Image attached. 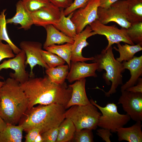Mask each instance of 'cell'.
<instances>
[{
    "mask_svg": "<svg viewBox=\"0 0 142 142\" xmlns=\"http://www.w3.org/2000/svg\"><path fill=\"white\" fill-rule=\"evenodd\" d=\"M142 124L141 121H136L132 126L128 128L121 127L116 131L119 141L125 140L129 142H142Z\"/></svg>",
    "mask_w": 142,
    "mask_h": 142,
    "instance_id": "d6986e66",
    "label": "cell"
},
{
    "mask_svg": "<svg viewBox=\"0 0 142 142\" xmlns=\"http://www.w3.org/2000/svg\"><path fill=\"white\" fill-rule=\"evenodd\" d=\"M44 27L47 32L46 39L43 45L44 49L56 44H62L65 43H73L74 41L73 39L65 35L53 25H48Z\"/></svg>",
    "mask_w": 142,
    "mask_h": 142,
    "instance_id": "ffe728a7",
    "label": "cell"
},
{
    "mask_svg": "<svg viewBox=\"0 0 142 142\" xmlns=\"http://www.w3.org/2000/svg\"><path fill=\"white\" fill-rule=\"evenodd\" d=\"M117 44L118 48L115 47H113L119 53V57L116 59L121 63L123 61H129L136 53L142 50V46L139 44L130 45L125 43L124 45H121L120 43Z\"/></svg>",
    "mask_w": 142,
    "mask_h": 142,
    "instance_id": "cb8c5ba5",
    "label": "cell"
},
{
    "mask_svg": "<svg viewBox=\"0 0 142 142\" xmlns=\"http://www.w3.org/2000/svg\"><path fill=\"white\" fill-rule=\"evenodd\" d=\"M34 142H43V140L41 134L39 133L36 137Z\"/></svg>",
    "mask_w": 142,
    "mask_h": 142,
    "instance_id": "b9f144b4",
    "label": "cell"
},
{
    "mask_svg": "<svg viewBox=\"0 0 142 142\" xmlns=\"http://www.w3.org/2000/svg\"><path fill=\"white\" fill-rule=\"evenodd\" d=\"M124 68L128 69L130 72L129 80L121 87V92L136 85L139 78L142 75V55L134 56L128 61L122 62Z\"/></svg>",
    "mask_w": 142,
    "mask_h": 142,
    "instance_id": "ac0fdd59",
    "label": "cell"
},
{
    "mask_svg": "<svg viewBox=\"0 0 142 142\" xmlns=\"http://www.w3.org/2000/svg\"><path fill=\"white\" fill-rule=\"evenodd\" d=\"M76 131L75 127L69 118H65L59 126L58 135L56 142H67L73 138Z\"/></svg>",
    "mask_w": 142,
    "mask_h": 142,
    "instance_id": "484cf974",
    "label": "cell"
},
{
    "mask_svg": "<svg viewBox=\"0 0 142 142\" xmlns=\"http://www.w3.org/2000/svg\"><path fill=\"white\" fill-rule=\"evenodd\" d=\"M60 9L49 2L46 5L31 13L33 24L43 27L54 25L60 18Z\"/></svg>",
    "mask_w": 142,
    "mask_h": 142,
    "instance_id": "7c38bea8",
    "label": "cell"
},
{
    "mask_svg": "<svg viewBox=\"0 0 142 142\" xmlns=\"http://www.w3.org/2000/svg\"><path fill=\"white\" fill-rule=\"evenodd\" d=\"M55 6L60 8L65 9L72 4L73 0H48Z\"/></svg>",
    "mask_w": 142,
    "mask_h": 142,
    "instance_id": "d590c367",
    "label": "cell"
},
{
    "mask_svg": "<svg viewBox=\"0 0 142 142\" xmlns=\"http://www.w3.org/2000/svg\"><path fill=\"white\" fill-rule=\"evenodd\" d=\"M65 109L64 106L56 104L33 107L27 110L24 115L25 118L20 125L27 132L32 129L37 128L40 130L41 134L50 129L59 126L65 118Z\"/></svg>",
    "mask_w": 142,
    "mask_h": 142,
    "instance_id": "3957f363",
    "label": "cell"
},
{
    "mask_svg": "<svg viewBox=\"0 0 142 142\" xmlns=\"http://www.w3.org/2000/svg\"><path fill=\"white\" fill-rule=\"evenodd\" d=\"M60 9L61 13L60 18L53 25L65 35L73 39L77 34L75 25L71 20L73 12L67 17L64 14V9Z\"/></svg>",
    "mask_w": 142,
    "mask_h": 142,
    "instance_id": "44dd1931",
    "label": "cell"
},
{
    "mask_svg": "<svg viewBox=\"0 0 142 142\" xmlns=\"http://www.w3.org/2000/svg\"><path fill=\"white\" fill-rule=\"evenodd\" d=\"M16 13L12 17L6 19L7 24H19V29L27 30L33 24L31 13L26 8L21 0L18 1L16 4Z\"/></svg>",
    "mask_w": 142,
    "mask_h": 142,
    "instance_id": "2e32d148",
    "label": "cell"
},
{
    "mask_svg": "<svg viewBox=\"0 0 142 142\" xmlns=\"http://www.w3.org/2000/svg\"><path fill=\"white\" fill-rule=\"evenodd\" d=\"M96 34V33L92 31L89 25L87 26L81 32L77 34L73 39L74 41L72 48L71 61L84 62L94 60V57H84L82 55V52L83 49L89 45L87 41V39Z\"/></svg>",
    "mask_w": 142,
    "mask_h": 142,
    "instance_id": "4fadbf2b",
    "label": "cell"
},
{
    "mask_svg": "<svg viewBox=\"0 0 142 142\" xmlns=\"http://www.w3.org/2000/svg\"><path fill=\"white\" fill-rule=\"evenodd\" d=\"M85 78L77 80L68 86L72 89L71 97L65 107L66 109L74 105H85L91 103L87 95Z\"/></svg>",
    "mask_w": 142,
    "mask_h": 142,
    "instance_id": "e0dca14e",
    "label": "cell"
},
{
    "mask_svg": "<svg viewBox=\"0 0 142 142\" xmlns=\"http://www.w3.org/2000/svg\"><path fill=\"white\" fill-rule=\"evenodd\" d=\"M0 116L7 124L16 125L27 110L28 101L20 83L8 78L0 89Z\"/></svg>",
    "mask_w": 142,
    "mask_h": 142,
    "instance_id": "7a4b0ae2",
    "label": "cell"
},
{
    "mask_svg": "<svg viewBox=\"0 0 142 142\" xmlns=\"http://www.w3.org/2000/svg\"><path fill=\"white\" fill-rule=\"evenodd\" d=\"M118 100L124 110L132 120L136 121L142 120V93L129 92H121Z\"/></svg>",
    "mask_w": 142,
    "mask_h": 142,
    "instance_id": "9c48e42d",
    "label": "cell"
},
{
    "mask_svg": "<svg viewBox=\"0 0 142 142\" xmlns=\"http://www.w3.org/2000/svg\"><path fill=\"white\" fill-rule=\"evenodd\" d=\"M72 45L73 43H69L61 45L53 44L48 46L45 49L63 59L67 63L70 70Z\"/></svg>",
    "mask_w": 142,
    "mask_h": 142,
    "instance_id": "4316f807",
    "label": "cell"
},
{
    "mask_svg": "<svg viewBox=\"0 0 142 142\" xmlns=\"http://www.w3.org/2000/svg\"><path fill=\"white\" fill-rule=\"evenodd\" d=\"M126 18L131 24L142 22V0H127Z\"/></svg>",
    "mask_w": 142,
    "mask_h": 142,
    "instance_id": "603a6c76",
    "label": "cell"
},
{
    "mask_svg": "<svg viewBox=\"0 0 142 142\" xmlns=\"http://www.w3.org/2000/svg\"><path fill=\"white\" fill-rule=\"evenodd\" d=\"M7 125V124L0 116V132L4 129Z\"/></svg>",
    "mask_w": 142,
    "mask_h": 142,
    "instance_id": "60d3db41",
    "label": "cell"
},
{
    "mask_svg": "<svg viewBox=\"0 0 142 142\" xmlns=\"http://www.w3.org/2000/svg\"><path fill=\"white\" fill-rule=\"evenodd\" d=\"M0 100H1V99H0Z\"/></svg>",
    "mask_w": 142,
    "mask_h": 142,
    "instance_id": "ee69618b",
    "label": "cell"
},
{
    "mask_svg": "<svg viewBox=\"0 0 142 142\" xmlns=\"http://www.w3.org/2000/svg\"><path fill=\"white\" fill-rule=\"evenodd\" d=\"M94 57L92 62H96L98 64L97 70L100 72L104 69L106 71L103 75L106 84L109 85L111 84L110 82H111L110 89L107 92L100 89L104 92L105 96L109 97L116 93L119 85L123 84L122 73L125 69L122 62L115 58L112 46L106 49H103L100 54L95 55Z\"/></svg>",
    "mask_w": 142,
    "mask_h": 142,
    "instance_id": "277c9868",
    "label": "cell"
},
{
    "mask_svg": "<svg viewBox=\"0 0 142 142\" xmlns=\"http://www.w3.org/2000/svg\"><path fill=\"white\" fill-rule=\"evenodd\" d=\"M40 53L42 59L49 68L63 65L66 62L58 55L46 50L41 49Z\"/></svg>",
    "mask_w": 142,
    "mask_h": 142,
    "instance_id": "f546056e",
    "label": "cell"
},
{
    "mask_svg": "<svg viewBox=\"0 0 142 142\" xmlns=\"http://www.w3.org/2000/svg\"><path fill=\"white\" fill-rule=\"evenodd\" d=\"M119 0H100L99 7L107 8L111 5Z\"/></svg>",
    "mask_w": 142,
    "mask_h": 142,
    "instance_id": "ab89813d",
    "label": "cell"
},
{
    "mask_svg": "<svg viewBox=\"0 0 142 142\" xmlns=\"http://www.w3.org/2000/svg\"><path fill=\"white\" fill-rule=\"evenodd\" d=\"M125 28L130 40L134 44L142 46V22L131 24L128 28Z\"/></svg>",
    "mask_w": 142,
    "mask_h": 142,
    "instance_id": "f1b7e54d",
    "label": "cell"
},
{
    "mask_svg": "<svg viewBox=\"0 0 142 142\" xmlns=\"http://www.w3.org/2000/svg\"><path fill=\"white\" fill-rule=\"evenodd\" d=\"M13 50L8 43L5 44L0 40V62L6 58H12L15 57Z\"/></svg>",
    "mask_w": 142,
    "mask_h": 142,
    "instance_id": "836d02e7",
    "label": "cell"
},
{
    "mask_svg": "<svg viewBox=\"0 0 142 142\" xmlns=\"http://www.w3.org/2000/svg\"><path fill=\"white\" fill-rule=\"evenodd\" d=\"M136 85L130 87L126 90L129 92L142 93V79L139 78Z\"/></svg>",
    "mask_w": 142,
    "mask_h": 142,
    "instance_id": "f35d334b",
    "label": "cell"
},
{
    "mask_svg": "<svg viewBox=\"0 0 142 142\" xmlns=\"http://www.w3.org/2000/svg\"><path fill=\"white\" fill-rule=\"evenodd\" d=\"M92 31L97 34L105 36L108 44L105 48L106 49L114 44L123 42L130 45H134L127 36L125 28L119 29L115 25L107 26L102 23L97 19L90 24Z\"/></svg>",
    "mask_w": 142,
    "mask_h": 142,
    "instance_id": "52a82bcc",
    "label": "cell"
},
{
    "mask_svg": "<svg viewBox=\"0 0 142 142\" xmlns=\"http://www.w3.org/2000/svg\"><path fill=\"white\" fill-rule=\"evenodd\" d=\"M4 83V82H2L0 81V89L3 85Z\"/></svg>",
    "mask_w": 142,
    "mask_h": 142,
    "instance_id": "7bdbcfd3",
    "label": "cell"
},
{
    "mask_svg": "<svg viewBox=\"0 0 142 142\" xmlns=\"http://www.w3.org/2000/svg\"><path fill=\"white\" fill-rule=\"evenodd\" d=\"M26 57L25 52L21 49V51L13 58L8 60H5L0 64V72L3 69L10 68L15 72H10L9 76L22 84L27 81L29 77V74L26 70L25 62ZM0 79H4L3 77L0 75Z\"/></svg>",
    "mask_w": 142,
    "mask_h": 142,
    "instance_id": "30bf717a",
    "label": "cell"
},
{
    "mask_svg": "<svg viewBox=\"0 0 142 142\" xmlns=\"http://www.w3.org/2000/svg\"><path fill=\"white\" fill-rule=\"evenodd\" d=\"M6 9H3L0 12V40L6 42L11 47L14 53L17 54L21 51V49L12 42L8 36L6 28Z\"/></svg>",
    "mask_w": 142,
    "mask_h": 142,
    "instance_id": "83f0119b",
    "label": "cell"
},
{
    "mask_svg": "<svg viewBox=\"0 0 142 142\" xmlns=\"http://www.w3.org/2000/svg\"><path fill=\"white\" fill-rule=\"evenodd\" d=\"M65 118L69 119L73 123L76 131L83 129H96L102 113L91 103L85 105H74L66 110Z\"/></svg>",
    "mask_w": 142,
    "mask_h": 142,
    "instance_id": "5b68a950",
    "label": "cell"
},
{
    "mask_svg": "<svg viewBox=\"0 0 142 142\" xmlns=\"http://www.w3.org/2000/svg\"><path fill=\"white\" fill-rule=\"evenodd\" d=\"M69 70L68 64L62 65L46 69L45 73L50 80L58 84L65 82Z\"/></svg>",
    "mask_w": 142,
    "mask_h": 142,
    "instance_id": "d4e9b609",
    "label": "cell"
},
{
    "mask_svg": "<svg viewBox=\"0 0 142 142\" xmlns=\"http://www.w3.org/2000/svg\"><path fill=\"white\" fill-rule=\"evenodd\" d=\"M110 131L107 129L101 128L97 130V134L106 142H110V136L112 135Z\"/></svg>",
    "mask_w": 142,
    "mask_h": 142,
    "instance_id": "8d00e7d4",
    "label": "cell"
},
{
    "mask_svg": "<svg viewBox=\"0 0 142 142\" xmlns=\"http://www.w3.org/2000/svg\"><path fill=\"white\" fill-rule=\"evenodd\" d=\"M59 131V126L52 128L41 134L43 142H56Z\"/></svg>",
    "mask_w": 142,
    "mask_h": 142,
    "instance_id": "d6a6232c",
    "label": "cell"
},
{
    "mask_svg": "<svg viewBox=\"0 0 142 142\" xmlns=\"http://www.w3.org/2000/svg\"><path fill=\"white\" fill-rule=\"evenodd\" d=\"M90 0H74L71 5L64 10L65 16H67L76 10L84 7Z\"/></svg>",
    "mask_w": 142,
    "mask_h": 142,
    "instance_id": "e575fe53",
    "label": "cell"
},
{
    "mask_svg": "<svg viewBox=\"0 0 142 142\" xmlns=\"http://www.w3.org/2000/svg\"><path fill=\"white\" fill-rule=\"evenodd\" d=\"M25 138L26 142H34V140L40 130L38 128H34L29 130Z\"/></svg>",
    "mask_w": 142,
    "mask_h": 142,
    "instance_id": "74e56055",
    "label": "cell"
},
{
    "mask_svg": "<svg viewBox=\"0 0 142 142\" xmlns=\"http://www.w3.org/2000/svg\"><path fill=\"white\" fill-rule=\"evenodd\" d=\"M19 46L21 49L25 52L26 57V65L28 64L30 67L29 77L34 76L33 69L37 65L41 66L46 69L49 68L42 57L40 53L42 47L41 43L38 42L23 41L20 42Z\"/></svg>",
    "mask_w": 142,
    "mask_h": 142,
    "instance_id": "8fae6325",
    "label": "cell"
},
{
    "mask_svg": "<svg viewBox=\"0 0 142 142\" xmlns=\"http://www.w3.org/2000/svg\"><path fill=\"white\" fill-rule=\"evenodd\" d=\"M20 86L28 100L27 110L37 104H56L66 106L71 96L72 89L65 82L58 84L52 82L48 76L29 77Z\"/></svg>",
    "mask_w": 142,
    "mask_h": 142,
    "instance_id": "6da1fadb",
    "label": "cell"
},
{
    "mask_svg": "<svg viewBox=\"0 0 142 142\" xmlns=\"http://www.w3.org/2000/svg\"><path fill=\"white\" fill-rule=\"evenodd\" d=\"M100 1V0H90L84 7L73 12L71 20L75 25L77 34L98 19L97 11Z\"/></svg>",
    "mask_w": 142,
    "mask_h": 142,
    "instance_id": "ba28073f",
    "label": "cell"
},
{
    "mask_svg": "<svg viewBox=\"0 0 142 142\" xmlns=\"http://www.w3.org/2000/svg\"><path fill=\"white\" fill-rule=\"evenodd\" d=\"M98 19L102 23L106 25L110 22L116 23L122 28H128L131 25L126 17L115 3L109 8H104L99 7L98 9Z\"/></svg>",
    "mask_w": 142,
    "mask_h": 142,
    "instance_id": "5bb4252c",
    "label": "cell"
},
{
    "mask_svg": "<svg viewBox=\"0 0 142 142\" xmlns=\"http://www.w3.org/2000/svg\"><path fill=\"white\" fill-rule=\"evenodd\" d=\"M26 9L32 13L46 5L50 2L48 0H21Z\"/></svg>",
    "mask_w": 142,
    "mask_h": 142,
    "instance_id": "4dcf8cb0",
    "label": "cell"
},
{
    "mask_svg": "<svg viewBox=\"0 0 142 142\" xmlns=\"http://www.w3.org/2000/svg\"><path fill=\"white\" fill-rule=\"evenodd\" d=\"M23 130L21 125L7 124L6 128L0 132V142H21Z\"/></svg>",
    "mask_w": 142,
    "mask_h": 142,
    "instance_id": "7402d4cb",
    "label": "cell"
},
{
    "mask_svg": "<svg viewBox=\"0 0 142 142\" xmlns=\"http://www.w3.org/2000/svg\"><path fill=\"white\" fill-rule=\"evenodd\" d=\"M90 101L101 112L98 124V126L100 128L108 129L112 133H116L117 130L123 127L130 120V117L127 114H122L118 112L117 107L114 103H108L103 107L92 99Z\"/></svg>",
    "mask_w": 142,
    "mask_h": 142,
    "instance_id": "8992f818",
    "label": "cell"
},
{
    "mask_svg": "<svg viewBox=\"0 0 142 142\" xmlns=\"http://www.w3.org/2000/svg\"><path fill=\"white\" fill-rule=\"evenodd\" d=\"M93 62L87 63L84 62L71 61L70 71L66 79L71 83L87 77H97L95 72L98 64L96 62Z\"/></svg>",
    "mask_w": 142,
    "mask_h": 142,
    "instance_id": "9a60e30c",
    "label": "cell"
},
{
    "mask_svg": "<svg viewBox=\"0 0 142 142\" xmlns=\"http://www.w3.org/2000/svg\"><path fill=\"white\" fill-rule=\"evenodd\" d=\"M92 130L83 129L79 131H76L73 139L76 142H93V136Z\"/></svg>",
    "mask_w": 142,
    "mask_h": 142,
    "instance_id": "1f68e13d",
    "label": "cell"
}]
</instances>
